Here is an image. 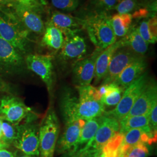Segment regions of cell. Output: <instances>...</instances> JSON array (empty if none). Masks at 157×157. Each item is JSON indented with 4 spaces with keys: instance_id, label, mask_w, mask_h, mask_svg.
<instances>
[{
    "instance_id": "1",
    "label": "cell",
    "mask_w": 157,
    "mask_h": 157,
    "mask_svg": "<svg viewBox=\"0 0 157 157\" xmlns=\"http://www.w3.org/2000/svg\"><path fill=\"white\" fill-rule=\"evenodd\" d=\"M60 105L65 123L79 119L87 121L100 117L105 112L101 101L85 100L69 92L62 95Z\"/></svg>"
},
{
    "instance_id": "2",
    "label": "cell",
    "mask_w": 157,
    "mask_h": 157,
    "mask_svg": "<svg viewBox=\"0 0 157 157\" xmlns=\"http://www.w3.org/2000/svg\"><path fill=\"white\" fill-rule=\"evenodd\" d=\"M29 34L8 8H0V36L25 56L30 47Z\"/></svg>"
},
{
    "instance_id": "3",
    "label": "cell",
    "mask_w": 157,
    "mask_h": 157,
    "mask_svg": "<svg viewBox=\"0 0 157 157\" xmlns=\"http://www.w3.org/2000/svg\"><path fill=\"white\" fill-rule=\"evenodd\" d=\"M84 27L96 48L104 50L117 41L111 23V17L104 12L91 15L84 19Z\"/></svg>"
},
{
    "instance_id": "4",
    "label": "cell",
    "mask_w": 157,
    "mask_h": 157,
    "mask_svg": "<svg viewBox=\"0 0 157 157\" xmlns=\"http://www.w3.org/2000/svg\"><path fill=\"white\" fill-rule=\"evenodd\" d=\"M59 133V120L55 111L50 107L40 124V157H54Z\"/></svg>"
},
{
    "instance_id": "5",
    "label": "cell",
    "mask_w": 157,
    "mask_h": 157,
    "mask_svg": "<svg viewBox=\"0 0 157 157\" xmlns=\"http://www.w3.org/2000/svg\"><path fill=\"white\" fill-rule=\"evenodd\" d=\"M34 113L19 124L17 138L13 143L17 149L32 156H39V127L34 122Z\"/></svg>"
},
{
    "instance_id": "6",
    "label": "cell",
    "mask_w": 157,
    "mask_h": 157,
    "mask_svg": "<svg viewBox=\"0 0 157 157\" xmlns=\"http://www.w3.org/2000/svg\"><path fill=\"white\" fill-rule=\"evenodd\" d=\"M33 112L18 97L7 93L0 96V117L19 124Z\"/></svg>"
},
{
    "instance_id": "7",
    "label": "cell",
    "mask_w": 157,
    "mask_h": 157,
    "mask_svg": "<svg viewBox=\"0 0 157 157\" xmlns=\"http://www.w3.org/2000/svg\"><path fill=\"white\" fill-rule=\"evenodd\" d=\"M148 82L147 73L144 72L124 90L121 100L116 107L109 111H105L104 113L116 118L119 122L124 119L128 114Z\"/></svg>"
},
{
    "instance_id": "8",
    "label": "cell",
    "mask_w": 157,
    "mask_h": 157,
    "mask_svg": "<svg viewBox=\"0 0 157 157\" xmlns=\"http://www.w3.org/2000/svg\"><path fill=\"white\" fill-rule=\"evenodd\" d=\"M25 67V56L0 36V73L14 76L23 72Z\"/></svg>"
},
{
    "instance_id": "9",
    "label": "cell",
    "mask_w": 157,
    "mask_h": 157,
    "mask_svg": "<svg viewBox=\"0 0 157 157\" xmlns=\"http://www.w3.org/2000/svg\"><path fill=\"white\" fill-rule=\"evenodd\" d=\"M25 62L28 69L41 78L51 93L54 82L52 57L48 55L28 54L25 56Z\"/></svg>"
},
{
    "instance_id": "10",
    "label": "cell",
    "mask_w": 157,
    "mask_h": 157,
    "mask_svg": "<svg viewBox=\"0 0 157 157\" xmlns=\"http://www.w3.org/2000/svg\"><path fill=\"white\" fill-rule=\"evenodd\" d=\"M140 56L126 46L118 48L112 56L102 84L114 82L125 67Z\"/></svg>"
},
{
    "instance_id": "11",
    "label": "cell",
    "mask_w": 157,
    "mask_h": 157,
    "mask_svg": "<svg viewBox=\"0 0 157 157\" xmlns=\"http://www.w3.org/2000/svg\"><path fill=\"white\" fill-rule=\"evenodd\" d=\"M5 8L10 10L13 16L29 32L38 34L44 33L45 26L37 12L17 2L11 7Z\"/></svg>"
},
{
    "instance_id": "12",
    "label": "cell",
    "mask_w": 157,
    "mask_h": 157,
    "mask_svg": "<svg viewBox=\"0 0 157 157\" xmlns=\"http://www.w3.org/2000/svg\"><path fill=\"white\" fill-rule=\"evenodd\" d=\"M119 129V121L111 115L104 113L102 115L101 124L87 149L101 150L118 134Z\"/></svg>"
},
{
    "instance_id": "13",
    "label": "cell",
    "mask_w": 157,
    "mask_h": 157,
    "mask_svg": "<svg viewBox=\"0 0 157 157\" xmlns=\"http://www.w3.org/2000/svg\"><path fill=\"white\" fill-rule=\"evenodd\" d=\"M86 121L79 119L65 123V128L56 143V151L68 157L72 151Z\"/></svg>"
},
{
    "instance_id": "14",
    "label": "cell",
    "mask_w": 157,
    "mask_h": 157,
    "mask_svg": "<svg viewBox=\"0 0 157 157\" xmlns=\"http://www.w3.org/2000/svg\"><path fill=\"white\" fill-rule=\"evenodd\" d=\"M102 51L95 48L94 52L84 59H78L73 67V80L77 86L90 85L94 78L95 62Z\"/></svg>"
},
{
    "instance_id": "15",
    "label": "cell",
    "mask_w": 157,
    "mask_h": 157,
    "mask_svg": "<svg viewBox=\"0 0 157 157\" xmlns=\"http://www.w3.org/2000/svg\"><path fill=\"white\" fill-rule=\"evenodd\" d=\"M157 141V133L152 132L149 126L142 128L131 129L124 134L119 150V157H124L132 147L139 143L151 145Z\"/></svg>"
},
{
    "instance_id": "16",
    "label": "cell",
    "mask_w": 157,
    "mask_h": 157,
    "mask_svg": "<svg viewBox=\"0 0 157 157\" xmlns=\"http://www.w3.org/2000/svg\"><path fill=\"white\" fill-rule=\"evenodd\" d=\"M157 99V84L148 82L128 114L124 118H130L146 114L150 111L152 104Z\"/></svg>"
},
{
    "instance_id": "17",
    "label": "cell",
    "mask_w": 157,
    "mask_h": 157,
    "mask_svg": "<svg viewBox=\"0 0 157 157\" xmlns=\"http://www.w3.org/2000/svg\"><path fill=\"white\" fill-rule=\"evenodd\" d=\"M101 120L102 115L86 121L78 140L68 157H75L89 148L101 124Z\"/></svg>"
},
{
    "instance_id": "18",
    "label": "cell",
    "mask_w": 157,
    "mask_h": 157,
    "mask_svg": "<svg viewBox=\"0 0 157 157\" xmlns=\"http://www.w3.org/2000/svg\"><path fill=\"white\" fill-rule=\"evenodd\" d=\"M49 22L59 29L67 37L76 34L79 31V29L83 28L84 21L60 12L54 11Z\"/></svg>"
},
{
    "instance_id": "19",
    "label": "cell",
    "mask_w": 157,
    "mask_h": 157,
    "mask_svg": "<svg viewBox=\"0 0 157 157\" xmlns=\"http://www.w3.org/2000/svg\"><path fill=\"white\" fill-rule=\"evenodd\" d=\"M60 56L64 60L80 59L87 51L84 39L76 34L67 36L61 47Z\"/></svg>"
},
{
    "instance_id": "20",
    "label": "cell",
    "mask_w": 157,
    "mask_h": 157,
    "mask_svg": "<svg viewBox=\"0 0 157 157\" xmlns=\"http://www.w3.org/2000/svg\"><path fill=\"white\" fill-rule=\"evenodd\" d=\"M147 66L145 59L140 56L125 67L114 82L124 90L145 72Z\"/></svg>"
},
{
    "instance_id": "21",
    "label": "cell",
    "mask_w": 157,
    "mask_h": 157,
    "mask_svg": "<svg viewBox=\"0 0 157 157\" xmlns=\"http://www.w3.org/2000/svg\"><path fill=\"white\" fill-rule=\"evenodd\" d=\"M122 46H123L122 41V40H120L102 51L97 56L95 62L94 73L95 84L98 83L101 80L104 78L114 52L118 48Z\"/></svg>"
},
{
    "instance_id": "22",
    "label": "cell",
    "mask_w": 157,
    "mask_h": 157,
    "mask_svg": "<svg viewBox=\"0 0 157 157\" xmlns=\"http://www.w3.org/2000/svg\"><path fill=\"white\" fill-rule=\"evenodd\" d=\"M121 40L123 46L129 47L139 56H143L147 51L148 44L139 33L137 28H130L128 33Z\"/></svg>"
},
{
    "instance_id": "23",
    "label": "cell",
    "mask_w": 157,
    "mask_h": 157,
    "mask_svg": "<svg viewBox=\"0 0 157 157\" xmlns=\"http://www.w3.org/2000/svg\"><path fill=\"white\" fill-rule=\"evenodd\" d=\"M123 136L118 133L101 150L87 149L83 152H85L89 157H119V150Z\"/></svg>"
},
{
    "instance_id": "24",
    "label": "cell",
    "mask_w": 157,
    "mask_h": 157,
    "mask_svg": "<svg viewBox=\"0 0 157 157\" xmlns=\"http://www.w3.org/2000/svg\"><path fill=\"white\" fill-rule=\"evenodd\" d=\"M63 41L64 37L62 32L48 22L45 27L42 39L43 44L51 50L58 51L61 48Z\"/></svg>"
},
{
    "instance_id": "25",
    "label": "cell",
    "mask_w": 157,
    "mask_h": 157,
    "mask_svg": "<svg viewBox=\"0 0 157 157\" xmlns=\"http://www.w3.org/2000/svg\"><path fill=\"white\" fill-rule=\"evenodd\" d=\"M150 113V111L144 115L122 119L119 121V133L124 135L131 129L142 128L149 126Z\"/></svg>"
},
{
    "instance_id": "26",
    "label": "cell",
    "mask_w": 157,
    "mask_h": 157,
    "mask_svg": "<svg viewBox=\"0 0 157 157\" xmlns=\"http://www.w3.org/2000/svg\"><path fill=\"white\" fill-rule=\"evenodd\" d=\"M130 13L116 14L111 17V23L116 37L123 38L129 32L132 21Z\"/></svg>"
},
{
    "instance_id": "27",
    "label": "cell",
    "mask_w": 157,
    "mask_h": 157,
    "mask_svg": "<svg viewBox=\"0 0 157 157\" xmlns=\"http://www.w3.org/2000/svg\"><path fill=\"white\" fill-rule=\"evenodd\" d=\"M105 84V91L101 98V102L104 107L115 106L119 102L124 94V89L115 82Z\"/></svg>"
},
{
    "instance_id": "28",
    "label": "cell",
    "mask_w": 157,
    "mask_h": 157,
    "mask_svg": "<svg viewBox=\"0 0 157 157\" xmlns=\"http://www.w3.org/2000/svg\"><path fill=\"white\" fill-rule=\"evenodd\" d=\"M137 29L139 33L148 44H154L157 42V17L144 20Z\"/></svg>"
},
{
    "instance_id": "29",
    "label": "cell",
    "mask_w": 157,
    "mask_h": 157,
    "mask_svg": "<svg viewBox=\"0 0 157 157\" xmlns=\"http://www.w3.org/2000/svg\"><path fill=\"white\" fill-rule=\"evenodd\" d=\"M19 124H12L2 118V137L1 141L8 146L13 144L17 138Z\"/></svg>"
},
{
    "instance_id": "30",
    "label": "cell",
    "mask_w": 157,
    "mask_h": 157,
    "mask_svg": "<svg viewBox=\"0 0 157 157\" xmlns=\"http://www.w3.org/2000/svg\"><path fill=\"white\" fill-rule=\"evenodd\" d=\"M52 6L65 11H75L78 6V0H51Z\"/></svg>"
},
{
    "instance_id": "31",
    "label": "cell",
    "mask_w": 157,
    "mask_h": 157,
    "mask_svg": "<svg viewBox=\"0 0 157 157\" xmlns=\"http://www.w3.org/2000/svg\"><path fill=\"white\" fill-rule=\"evenodd\" d=\"M149 150L144 143H139L132 147L125 153L124 157H147Z\"/></svg>"
},
{
    "instance_id": "32",
    "label": "cell",
    "mask_w": 157,
    "mask_h": 157,
    "mask_svg": "<svg viewBox=\"0 0 157 157\" xmlns=\"http://www.w3.org/2000/svg\"><path fill=\"white\" fill-rule=\"evenodd\" d=\"M137 6L136 0H122L115 6V10L118 12V14L130 13L134 11Z\"/></svg>"
},
{
    "instance_id": "33",
    "label": "cell",
    "mask_w": 157,
    "mask_h": 157,
    "mask_svg": "<svg viewBox=\"0 0 157 157\" xmlns=\"http://www.w3.org/2000/svg\"><path fill=\"white\" fill-rule=\"evenodd\" d=\"M119 0H91V3L101 12L115 8Z\"/></svg>"
},
{
    "instance_id": "34",
    "label": "cell",
    "mask_w": 157,
    "mask_h": 157,
    "mask_svg": "<svg viewBox=\"0 0 157 157\" xmlns=\"http://www.w3.org/2000/svg\"><path fill=\"white\" fill-rule=\"evenodd\" d=\"M149 126L152 132L157 133V99L155 100L152 104L150 113V123Z\"/></svg>"
},
{
    "instance_id": "35",
    "label": "cell",
    "mask_w": 157,
    "mask_h": 157,
    "mask_svg": "<svg viewBox=\"0 0 157 157\" xmlns=\"http://www.w3.org/2000/svg\"><path fill=\"white\" fill-rule=\"evenodd\" d=\"M15 1L37 13L43 10L42 6L39 0H15Z\"/></svg>"
},
{
    "instance_id": "36",
    "label": "cell",
    "mask_w": 157,
    "mask_h": 157,
    "mask_svg": "<svg viewBox=\"0 0 157 157\" xmlns=\"http://www.w3.org/2000/svg\"><path fill=\"white\" fill-rule=\"evenodd\" d=\"M11 88L9 83L0 76V96L1 95L11 93Z\"/></svg>"
},
{
    "instance_id": "37",
    "label": "cell",
    "mask_w": 157,
    "mask_h": 157,
    "mask_svg": "<svg viewBox=\"0 0 157 157\" xmlns=\"http://www.w3.org/2000/svg\"><path fill=\"white\" fill-rule=\"evenodd\" d=\"M149 15V12L146 9H140L139 11L135 12V13L132 15V17L139 18V17H147Z\"/></svg>"
},
{
    "instance_id": "38",
    "label": "cell",
    "mask_w": 157,
    "mask_h": 157,
    "mask_svg": "<svg viewBox=\"0 0 157 157\" xmlns=\"http://www.w3.org/2000/svg\"><path fill=\"white\" fill-rule=\"evenodd\" d=\"M15 2V0H0V8L11 7Z\"/></svg>"
},
{
    "instance_id": "39",
    "label": "cell",
    "mask_w": 157,
    "mask_h": 157,
    "mask_svg": "<svg viewBox=\"0 0 157 157\" xmlns=\"http://www.w3.org/2000/svg\"><path fill=\"white\" fill-rule=\"evenodd\" d=\"M0 157H14V154L6 148L0 149Z\"/></svg>"
},
{
    "instance_id": "40",
    "label": "cell",
    "mask_w": 157,
    "mask_h": 157,
    "mask_svg": "<svg viewBox=\"0 0 157 157\" xmlns=\"http://www.w3.org/2000/svg\"><path fill=\"white\" fill-rule=\"evenodd\" d=\"M14 157H36L35 156H32V155H27L22 152L21 151L19 150V151H17L15 154H14Z\"/></svg>"
},
{
    "instance_id": "41",
    "label": "cell",
    "mask_w": 157,
    "mask_h": 157,
    "mask_svg": "<svg viewBox=\"0 0 157 157\" xmlns=\"http://www.w3.org/2000/svg\"><path fill=\"white\" fill-rule=\"evenodd\" d=\"M75 157H89L87 154L85 152H83L82 153H80V154L78 155L77 156H76Z\"/></svg>"
},
{
    "instance_id": "42",
    "label": "cell",
    "mask_w": 157,
    "mask_h": 157,
    "mask_svg": "<svg viewBox=\"0 0 157 157\" xmlns=\"http://www.w3.org/2000/svg\"><path fill=\"white\" fill-rule=\"evenodd\" d=\"M8 146H7V145H6V144H4V143H3L2 142H1V141H0V149H1V148H7Z\"/></svg>"
},
{
    "instance_id": "43",
    "label": "cell",
    "mask_w": 157,
    "mask_h": 157,
    "mask_svg": "<svg viewBox=\"0 0 157 157\" xmlns=\"http://www.w3.org/2000/svg\"><path fill=\"white\" fill-rule=\"evenodd\" d=\"M1 124H2V118L0 117V141L2 137V130H1Z\"/></svg>"
}]
</instances>
